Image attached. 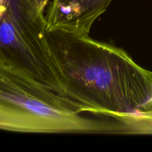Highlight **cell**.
<instances>
[{
	"label": "cell",
	"mask_w": 152,
	"mask_h": 152,
	"mask_svg": "<svg viewBox=\"0 0 152 152\" xmlns=\"http://www.w3.org/2000/svg\"><path fill=\"white\" fill-rule=\"evenodd\" d=\"M0 130L19 133V125L13 109L0 102Z\"/></svg>",
	"instance_id": "cell-5"
},
{
	"label": "cell",
	"mask_w": 152,
	"mask_h": 152,
	"mask_svg": "<svg viewBox=\"0 0 152 152\" xmlns=\"http://www.w3.org/2000/svg\"><path fill=\"white\" fill-rule=\"evenodd\" d=\"M26 1L39 13L45 14V10L47 8L50 0H26Z\"/></svg>",
	"instance_id": "cell-6"
},
{
	"label": "cell",
	"mask_w": 152,
	"mask_h": 152,
	"mask_svg": "<svg viewBox=\"0 0 152 152\" xmlns=\"http://www.w3.org/2000/svg\"><path fill=\"white\" fill-rule=\"evenodd\" d=\"M0 102L14 111L19 133L135 135L130 120L99 114L44 87L0 58Z\"/></svg>",
	"instance_id": "cell-2"
},
{
	"label": "cell",
	"mask_w": 152,
	"mask_h": 152,
	"mask_svg": "<svg viewBox=\"0 0 152 152\" xmlns=\"http://www.w3.org/2000/svg\"><path fill=\"white\" fill-rule=\"evenodd\" d=\"M68 96L99 114L132 120L152 135V72L124 50L89 35L48 31Z\"/></svg>",
	"instance_id": "cell-1"
},
{
	"label": "cell",
	"mask_w": 152,
	"mask_h": 152,
	"mask_svg": "<svg viewBox=\"0 0 152 152\" xmlns=\"http://www.w3.org/2000/svg\"><path fill=\"white\" fill-rule=\"evenodd\" d=\"M47 34L45 14L26 0H0V58L39 84L70 98Z\"/></svg>",
	"instance_id": "cell-3"
},
{
	"label": "cell",
	"mask_w": 152,
	"mask_h": 152,
	"mask_svg": "<svg viewBox=\"0 0 152 152\" xmlns=\"http://www.w3.org/2000/svg\"><path fill=\"white\" fill-rule=\"evenodd\" d=\"M113 0H50L45 14L48 31L89 35Z\"/></svg>",
	"instance_id": "cell-4"
}]
</instances>
